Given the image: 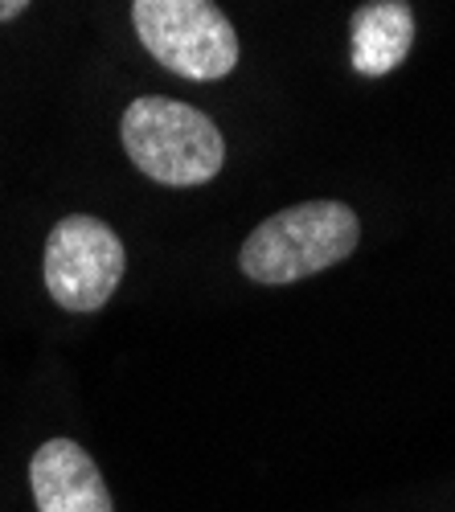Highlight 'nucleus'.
I'll use <instances>...</instances> for the list:
<instances>
[{"label": "nucleus", "mask_w": 455, "mask_h": 512, "mask_svg": "<svg viewBox=\"0 0 455 512\" xmlns=\"http://www.w3.org/2000/svg\"><path fill=\"white\" fill-rule=\"evenodd\" d=\"M361 242V222L345 201H304L271 213L246 234L238 267L251 283L287 287L345 263Z\"/></svg>", "instance_id": "nucleus-1"}, {"label": "nucleus", "mask_w": 455, "mask_h": 512, "mask_svg": "<svg viewBox=\"0 0 455 512\" xmlns=\"http://www.w3.org/2000/svg\"><path fill=\"white\" fill-rule=\"evenodd\" d=\"M123 148L144 177L169 189H197L222 173L226 140L218 123L177 99L144 95L123 111Z\"/></svg>", "instance_id": "nucleus-2"}, {"label": "nucleus", "mask_w": 455, "mask_h": 512, "mask_svg": "<svg viewBox=\"0 0 455 512\" xmlns=\"http://www.w3.org/2000/svg\"><path fill=\"white\" fill-rule=\"evenodd\" d=\"M144 50L181 78L218 82L238 66V33L214 0H132Z\"/></svg>", "instance_id": "nucleus-3"}, {"label": "nucleus", "mask_w": 455, "mask_h": 512, "mask_svg": "<svg viewBox=\"0 0 455 512\" xmlns=\"http://www.w3.org/2000/svg\"><path fill=\"white\" fill-rule=\"evenodd\" d=\"M128 267L119 234L87 213H70L46 238V291L66 312H99Z\"/></svg>", "instance_id": "nucleus-4"}, {"label": "nucleus", "mask_w": 455, "mask_h": 512, "mask_svg": "<svg viewBox=\"0 0 455 512\" xmlns=\"http://www.w3.org/2000/svg\"><path fill=\"white\" fill-rule=\"evenodd\" d=\"M37 512H115L99 463L74 439L41 443L29 459Z\"/></svg>", "instance_id": "nucleus-5"}, {"label": "nucleus", "mask_w": 455, "mask_h": 512, "mask_svg": "<svg viewBox=\"0 0 455 512\" xmlns=\"http://www.w3.org/2000/svg\"><path fill=\"white\" fill-rule=\"evenodd\" d=\"M353 70L382 78L398 70L415 46V9L406 0H369L353 13Z\"/></svg>", "instance_id": "nucleus-6"}, {"label": "nucleus", "mask_w": 455, "mask_h": 512, "mask_svg": "<svg viewBox=\"0 0 455 512\" xmlns=\"http://www.w3.org/2000/svg\"><path fill=\"white\" fill-rule=\"evenodd\" d=\"M25 9H29V0H0V25H5V21H17Z\"/></svg>", "instance_id": "nucleus-7"}]
</instances>
